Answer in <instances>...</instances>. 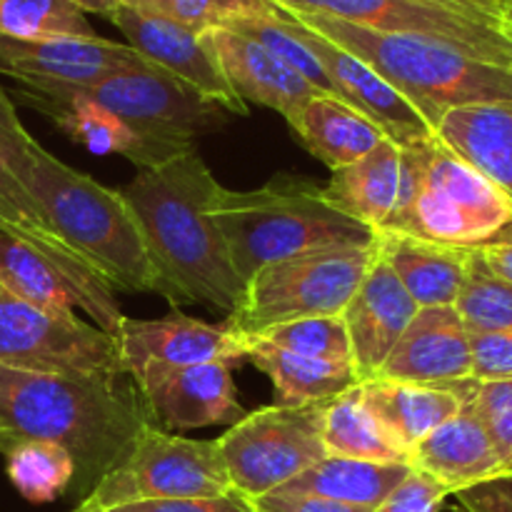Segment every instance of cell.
Here are the masks:
<instances>
[{
	"label": "cell",
	"mask_w": 512,
	"mask_h": 512,
	"mask_svg": "<svg viewBox=\"0 0 512 512\" xmlns=\"http://www.w3.org/2000/svg\"><path fill=\"white\" fill-rule=\"evenodd\" d=\"M220 188L198 150L190 148L138 170L120 195L143 233L158 295L230 315L243 300L245 283L210 210Z\"/></svg>",
	"instance_id": "cell-1"
},
{
	"label": "cell",
	"mask_w": 512,
	"mask_h": 512,
	"mask_svg": "<svg viewBox=\"0 0 512 512\" xmlns=\"http://www.w3.org/2000/svg\"><path fill=\"white\" fill-rule=\"evenodd\" d=\"M153 423L130 375L70 378L0 365V453L23 440H50L73 455L88 490L118 465Z\"/></svg>",
	"instance_id": "cell-2"
},
{
	"label": "cell",
	"mask_w": 512,
	"mask_h": 512,
	"mask_svg": "<svg viewBox=\"0 0 512 512\" xmlns=\"http://www.w3.org/2000/svg\"><path fill=\"white\" fill-rule=\"evenodd\" d=\"M213 218L240 280L263 265L328 248H370L375 230L340 213L318 183L278 173L255 190L220 188Z\"/></svg>",
	"instance_id": "cell-3"
},
{
	"label": "cell",
	"mask_w": 512,
	"mask_h": 512,
	"mask_svg": "<svg viewBox=\"0 0 512 512\" xmlns=\"http://www.w3.org/2000/svg\"><path fill=\"white\" fill-rule=\"evenodd\" d=\"M300 23L358 55L393 85L435 130L448 110L512 103V68L475 58L443 40L408 33H380L325 15H298Z\"/></svg>",
	"instance_id": "cell-4"
},
{
	"label": "cell",
	"mask_w": 512,
	"mask_h": 512,
	"mask_svg": "<svg viewBox=\"0 0 512 512\" xmlns=\"http://www.w3.org/2000/svg\"><path fill=\"white\" fill-rule=\"evenodd\" d=\"M28 190L55 233L110 290L160 293L143 233L120 190L70 168L40 143Z\"/></svg>",
	"instance_id": "cell-5"
},
{
	"label": "cell",
	"mask_w": 512,
	"mask_h": 512,
	"mask_svg": "<svg viewBox=\"0 0 512 512\" xmlns=\"http://www.w3.org/2000/svg\"><path fill=\"white\" fill-rule=\"evenodd\" d=\"M512 228V203L438 138L403 148V190L378 233L478 250Z\"/></svg>",
	"instance_id": "cell-6"
},
{
	"label": "cell",
	"mask_w": 512,
	"mask_h": 512,
	"mask_svg": "<svg viewBox=\"0 0 512 512\" xmlns=\"http://www.w3.org/2000/svg\"><path fill=\"white\" fill-rule=\"evenodd\" d=\"M375 260L370 248H328L263 265L225 328L243 343L275 325L343 315Z\"/></svg>",
	"instance_id": "cell-7"
},
{
	"label": "cell",
	"mask_w": 512,
	"mask_h": 512,
	"mask_svg": "<svg viewBox=\"0 0 512 512\" xmlns=\"http://www.w3.org/2000/svg\"><path fill=\"white\" fill-rule=\"evenodd\" d=\"M233 490L218 440H193L148 423L133 448L73 512H103L145 500L215 498Z\"/></svg>",
	"instance_id": "cell-8"
},
{
	"label": "cell",
	"mask_w": 512,
	"mask_h": 512,
	"mask_svg": "<svg viewBox=\"0 0 512 512\" xmlns=\"http://www.w3.org/2000/svg\"><path fill=\"white\" fill-rule=\"evenodd\" d=\"M23 88L48 98L88 100L128 123L135 133L160 143L195 145V138L223 128L230 115L153 63L110 73L88 85L30 83Z\"/></svg>",
	"instance_id": "cell-9"
},
{
	"label": "cell",
	"mask_w": 512,
	"mask_h": 512,
	"mask_svg": "<svg viewBox=\"0 0 512 512\" xmlns=\"http://www.w3.org/2000/svg\"><path fill=\"white\" fill-rule=\"evenodd\" d=\"M325 405L260 408L215 438L235 493L258 500L323 460Z\"/></svg>",
	"instance_id": "cell-10"
},
{
	"label": "cell",
	"mask_w": 512,
	"mask_h": 512,
	"mask_svg": "<svg viewBox=\"0 0 512 512\" xmlns=\"http://www.w3.org/2000/svg\"><path fill=\"white\" fill-rule=\"evenodd\" d=\"M38 140L23 128L10 95L0 88V238L30 245L58 265L98 310V328L115 335L123 323L115 293L73 253L38 208L28 190Z\"/></svg>",
	"instance_id": "cell-11"
},
{
	"label": "cell",
	"mask_w": 512,
	"mask_h": 512,
	"mask_svg": "<svg viewBox=\"0 0 512 512\" xmlns=\"http://www.w3.org/2000/svg\"><path fill=\"white\" fill-rule=\"evenodd\" d=\"M0 365L70 378H115V338L73 315L25 303L0 285Z\"/></svg>",
	"instance_id": "cell-12"
},
{
	"label": "cell",
	"mask_w": 512,
	"mask_h": 512,
	"mask_svg": "<svg viewBox=\"0 0 512 512\" xmlns=\"http://www.w3.org/2000/svg\"><path fill=\"white\" fill-rule=\"evenodd\" d=\"M285 13L325 15L380 33L443 40L475 58L512 68V30L433 0H273Z\"/></svg>",
	"instance_id": "cell-13"
},
{
	"label": "cell",
	"mask_w": 512,
	"mask_h": 512,
	"mask_svg": "<svg viewBox=\"0 0 512 512\" xmlns=\"http://www.w3.org/2000/svg\"><path fill=\"white\" fill-rule=\"evenodd\" d=\"M150 420L160 430L235 425L245 418L228 363L145 365L130 375Z\"/></svg>",
	"instance_id": "cell-14"
},
{
	"label": "cell",
	"mask_w": 512,
	"mask_h": 512,
	"mask_svg": "<svg viewBox=\"0 0 512 512\" xmlns=\"http://www.w3.org/2000/svg\"><path fill=\"white\" fill-rule=\"evenodd\" d=\"M110 20L128 38V45L135 53L158 68L168 70L170 75L218 103L230 115H245L248 108L225 80L218 58L205 40V30L188 28L163 15L143 13L125 3L115 8Z\"/></svg>",
	"instance_id": "cell-15"
},
{
	"label": "cell",
	"mask_w": 512,
	"mask_h": 512,
	"mask_svg": "<svg viewBox=\"0 0 512 512\" xmlns=\"http://www.w3.org/2000/svg\"><path fill=\"white\" fill-rule=\"evenodd\" d=\"M118 368L123 375L138 373L145 365H198L245 360V343L225 325H208L183 313L165 318H123L115 330Z\"/></svg>",
	"instance_id": "cell-16"
},
{
	"label": "cell",
	"mask_w": 512,
	"mask_h": 512,
	"mask_svg": "<svg viewBox=\"0 0 512 512\" xmlns=\"http://www.w3.org/2000/svg\"><path fill=\"white\" fill-rule=\"evenodd\" d=\"M150 60L135 53L130 45L95 38H40L18 40L0 35V75L18 83L88 85L120 70L143 68Z\"/></svg>",
	"instance_id": "cell-17"
},
{
	"label": "cell",
	"mask_w": 512,
	"mask_h": 512,
	"mask_svg": "<svg viewBox=\"0 0 512 512\" xmlns=\"http://www.w3.org/2000/svg\"><path fill=\"white\" fill-rule=\"evenodd\" d=\"M288 20L295 33H298V38L320 60L330 80V88H333V95H338L340 100H345L353 108H358L360 113L368 115L400 148L433 138V130L420 118L418 110L393 85L385 83L365 60H360L358 55L348 53L345 48L335 45L333 40L310 30L308 25H303L290 13Z\"/></svg>",
	"instance_id": "cell-18"
},
{
	"label": "cell",
	"mask_w": 512,
	"mask_h": 512,
	"mask_svg": "<svg viewBox=\"0 0 512 512\" xmlns=\"http://www.w3.org/2000/svg\"><path fill=\"white\" fill-rule=\"evenodd\" d=\"M373 380L433 385L473 380L470 330L455 305L420 308Z\"/></svg>",
	"instance_id": "cell-19"
},
{
	"label": "cell",
	"mask_w": 512,
	"mask_h": 512,
	"mask_svg": "<svg viewBox=\"0 0 512 512\" xmlns=\"http://www.w3.org/2000/svg\"><path fill=\"white\" fill-rule=\"evenodd\" d=\"M418 310L393 268L375 253L373 265L343 313L360 383L378 375Z\"/></svg>",
	"instance_id": "cell-20"
},
{
	"label": "cell",
	"mask_w": 512,
	"mask_h": 512,
	"mask_svg": "<svg viewBox=\"0 0 512 512\" xmlns=\"http://www.w3.org/2000/svg\"><path fill=\"white\" fill-rule=\"evenodd\" d=\"M205 40L213 48L233 93L243 103L250 100L275 110L288 120V125H293L305 103L318 95V90L303 75L295 73L288 63L250 40L248 35L218 25L205 30Z\"/></svg>",
	"instance_id": "cell-21"
},
{
	"label": "cell",
	"mask_w": 512,
	"mask_h": 512,
	"mask_svg": "<svg viewBox=\"0 0 512 512\" xmlns=\"http://www.w3.org/2000/svg\"><path fill=\"white\" fill-rule=\"evenodd\" d=\"M15 98L28 105V108L48 115L73 143L83 145L90 153L123 155L130 163L138 165L140 170L155 168V165L195 148V145L160 143V140L145 138V135L135 133L128 123L115 118L113 113H108L100 105L88 103V100L48 98V95H38L28 88H20Z\"/></svg>",
	"instance_id": "cell-22"
},
{
	"label": "cell",
	"mask_w": 512,
	"mask_h": 512,
	"mask_svg": "<svg viewBox=\"0 0 512 512\" xmlns=\"http://www.w3.org/2000/svg\"><path fill=\"white\" fill-rule=\"evenodd\" d=\"M475 380L460 383H398V380H368L360 383V398L373 418L413 453L420 440L448 423L475 395Z\"/></svg>",
	"instance_id": "cell-23"
},
{
	"label": "cell",
	"mask_w": 512,
	"mask_h": 512,
	"mask_svg": "<svg viewBox=\"0 0 512 512\" xmlns=\"http://www.w3.org/2000/svg\"><path fill=\"white\" fill-rule=\"evenodd\" d=\"M410 465L433 475L453 495L505 478L503 463L490 443L483 420L475 413L473 400L415 445L410 453Z\"/></svg>",
	"instance_id": "cell-24"
},
{
	"label": "cell",
	"mask_w": 512,
	"mask_h": 512,
	"mask_svg": "<svg viewBox=\"0 0 512 512\" xmlns=\"http://www.w3.org/2000/svg\"><path fill=\"white\" fill-rule=\"evenodd\" d=\"M433 135L512 203V103L448 110Z\"/></svg>",
	"instance_id": "cell-25"
},
{
	"label": "cell",
	"mask_w": 512,
	"mask_h": 512,
	"mask_svg": "<svg viewBox=\"0 0 512 512\" xmlns=\"http://www.w3.org/2000/svg\"><path fill=\"white\" fill-rule=\"evenodd\" d=\"M375 253L393 268L418 308L455 305L473 250L445 248L398 233H375Z\"/></svg>",
	"instance_id": "cell-26"
},
{
	"label": "cell",
	"mask_w": 512,
	"mask_h": 512,
	"mask_svg": "<svg viewBox=\"0 0 512 512\" xmlns=\"http://www.w3.org/2000/svg\"><path fill=\"white\" fill-rule=\"evenodd\" d=\"M323 190L340 213L378 233L403 190V148L385 138L360 160L333 170Z\"/></svg>",
	"instance_id": "cell-27"
},
{
	"label": "cell",
	"mask_w": 512,
	"mask_h": 512,
	"mask_svg": "<svg viewBox=\"0 0 512 512\" xmlns=\"http://www.w3.org/2000/svg\"><path fill=\"white\" fill-rule=\"evenodd\" d=\"M305 150L330 170L355 163L388 135L373 120L338 95L318 93L305 103L295 123L290 125Z\"/></svg>",
	"instance_id": "cell-28"
},
{
	"label": "cell",
	"mask_w": 512,
	"mask_h": 512,
	"mask_svg": "<svg viewBox=\"0 0 512 512\" xmlns=\"http://www.w3.org/2000/svg\"><path fill=\"white\" fill-rule=\"evenodd\" d=\"M245 360L268 375L278 393V405L330 403L360 385L350 360L303 358L260 340L245 343Z\"/></svg>",
	"instance_id": "cell-29"
},
{
	"label": "cell",
	"mask_w": 512,
	"mask_h": 512,
	"mask_svg": "<svg viewBox=\"0 0 512 512\" xmlns=\"http://www.w3.org/2000/svg\"><path fill=\"white\" fill-rule=\"evenodd\" d=\"M413 470L405 463H370V460L325 455L323 460L290 480L285 493H305L355 508L375 510Z\"/></svg>",
	"instance_id": "cell-30"
},
{
	"label": "cell",
	"mask_w": 512,
	"mask_h": 512,
	"mask_svg": "<svg viewBox=\"0 0 512 512\" xmlns=\"http://www.w3.org/2000/svg\"><path fill=\"white\" fill-rule=\"evenodd\" d=\"M0 285L25 303L55 315L83 310L98 325V310L88 295L45 255L18 240L0 238Z\"/></svg>",
	"instance_id": "cell-31"
},
{
	"label": "cell",
	"mask_w": 512,
	"mask_h": 512,
	"mask_svg": "<svg viewBox=\"0 0 512 512\" xmlns=\"http://www.w3.org/2000/svg\"><path fill=\"white\" fill-rule=\"evenodd\" d=\"M323 443L325 453L338 458L410 465L408 450L390 438L388 430L363 405L360 385L325 405Z\"/></svg>",
	"instance_id": "cell-32"
},
{
	"label": "cell",
	"mask_w": 512,
	"mask_h": 512,
	"mask_svg": "<svg viewBox=\"0 0 512 512\" xmlns=\"http://www.w3.org/2000/svg\"><path fill=\"white\" fill-rule=\"evenodd\" d=\"M5 470L13 488L28 503L58 500L75 480V460L63 445L50 440H23L5 453Z\"/></svg>",
	"instance_id": "cell-33"
},
{
	"label": "cell",
	"mask_w": 512,
	"mask_h": 512,
	"mask_svg": "<svg viewBox=\"0 0 512 512\" xmlns=\"http://www.w3.org/2000/svg\"><path fill=\"white\" fill-rule=\"evenodd\" d=\"M0 35L18 40L95 38L85 13L68 0H0Z\"/></svg>",
	"instance_id": "cell-34"
},
{
	"label": "cell",
	"mask_w": 512,
	"mask_h": 512,
	"mask_svg": "<svg viewBox=\"0 0 512 512\" xmlns=\"http://www.w3.org/2000/svg\"><path fill=\"white\" fill-rule=\"evenodd\" d=\"M455 310L470 333H512V285L495 278L473 253Z\"/></svg>",
	"instance_id": "cell-35"
},
{
	"label": "cell",
	"mask_w": 512,
	"mask_h": 512,
	"mask_svg": "<svg viewBox=\"0 0 512 512\" xmlns=\"http://www.w3.org/2000/svg\"><path fill=\"white\" fill-rule=\"evenodd\" d=\"M223 28L248 35L250 40L260 43L263 48H268L270 53L278 55L283 63H288L295 73L303 75L318 93L333 95V88H330V80L328 75H325L323 65L315 58L313 50L298 38V33H295L293 25H290L285 10L278 15H253V18L228 20Z\"/></svg>",
	"instance_id": "cell-36"
},
{
	"label": "cell",
	"mask_w": 512,
	"mask_h": 512,
	"mask_svg": "<svg viewBox=\"0 0 512 512\" xmlns=\"http://www.w3.org/2000/svg\"><path fill=\"white\" fill-rule=\"evenodd\" d=\"M253 340L268 343L273 348L288 350V353L303 355V358L350 360L353 363V350H350V338L343 315H333V318H303L293 320V323L275 325V328L265 330V333H260Z\"/></svg>",
	"instance_id": "cell-37"
},
{
	"label": "cell",
	"mask_w": 512,
	"mask_h": 512,
	"mask_svg": "<svg viewBox=\"0 0 512 512\" xmlns=\"http://www.w3.org/2000/svg\"><path fill=\"white\" fill-rule=\"evenodd\" d=\"M120 3L143 13L163 15L195 30L218 28L235 18L283 13V8H278L273 0H120Z\"/></svg>",
	"instance_id": "cell-38"
},
{
	"label": "cell",
	"mask_w": 512,
	"mask_h": 512,
	"mask_svg": "<svg viewBox=\"0 0 512 512\" xmlns=\"http://www.w3.org/2000/svg\"><path fill=\"white\" fill-rule=\"evenodd\" d=\"M478 383V380H475ZM478 418L483 420L505 475H512V378L478 383L473 395Z\"/></svg>",
	"instance_id": "cell-39"
},
{
	"label": "cell",
	"mask_w": 512,
	"mask_h": 512,
	"mask_svg": "<svg viewBox=\"0 0 512 512\" xmlns=\"http://www.w3.org/2000/svg\"><path fill=\"white\" fill-rule=\"evenodd\" d=\"M450 490L423 470H410L408 478L383 500L373 512H440Z\"/></svg>",
	"instance_id": "cell-40"
},
{
	"label": "cell",
	"mask_w": 512,
	"mask_h": 512,
	"mask_svg": "<svg viewBox=\"0 0 512 512\" xmlns=\"http://www.w3.org/2000/svg\"><path fill=\"white\" fill-rule=\"evenodd\" d=\"M473 380L493 383L512 378V333H470Z\"/></svg>",
	"instance_id": "cell-41"
},
{
	"label": "cell",
	"mask_w": 512,
	"mask_h": 512,
	"mask_svg": "<svg viewBox=\"0 0 512 512\" xmlns=\"http://www.w3.org/2000/svg\"><path fill=\"white\" fill-rule=\"evenodd\" d=\"M103 512H255L253 500L230 490L215 498H178V500H145V503L118 505Z\"/></svg>",
	"instance_id": "cell-42"
},
{
	"label": "cell",
	"mask_w": 512,
	"mask_h": 512,
	"mask_svg": "<svg viewBox=\"0 0 512 512\" xmlns=\"http://www.w3.org/2000/svg\"><path fill=\"white\" fill-rule=\"evenodd\" d=\"M253 508L255 512H373L370 508H355V505H343L305 493H285V490H275L253 500Z\"/></svg>",
	"instance_id": "cell-43"
},
{
	"label": "cell",
	"mask_w": 512,
	"mask_h": 512,
	"mask_svg": "<svg viewBox=\"0 0 512 512\" xmlns=\"http://www.w3.org/2000/svg\"><path fill=\"white\" fill-rule=\"evenodd\" d=\"M463 512H512V475L455 493Z\"/></svg>",
	"instance_id": "cell-44"
},
{
	"label": "cell",
	"mask_w": 512,
	"mask_h": 512,
	"mask_svg": "<svg viewBox=\"0 0 512 512\" xmlns=\"http://www.w3.org/2000/svg\"><path fill=\"white\" fill-rule=\"evenodd\" d=\"M473 253L483 260V265L495 275V278L512 285V228L500 240L483 245V248L473 250Z\"/></svg>",
	"instance_id": "cell-45"
},
{
	"label": "cell",
	"mask_w": 512,
	"mask_h": 512,
	"mask_svg": "<svg viewBox=\"0 0 512 512\" xmlns=\"http://www.w3.org/2000/svg\"><path fill=\"white\" fill-rule=\"evenodd\" d=\"M433 3L448 5V8L463 10V13L478 15V18L495 20L512 30V3L510 0H433Z\"/></svg>",
	"instance_id": "cell-46"
},
{
	"label": "cell",
	"mask_w": 512,
	"mask_h": 512,
	"mask_svg": "<svg viewBox=\"0 0 512 512\" xmlns=\"http://www.w3.org/2000/svg\"><path fill=\"white\" fill-rule=\"evenodd\" d=\"M75 8H80L83 13H95L103 15V18L110 20V15L115 13V8L120 5V0H68Z\"/></svg>",
	"instance_id": "cell-47"
},
{
	"label": "cell",
	"mask_w": 512,
	"mask_h": 512,
	"mask_svg": "<svg viewBox=\"0 0 512 512\" xmlns=\"http://www.w3.org/2000/svg\"><path fill=\"white\" fill-rule=\"evenodd\" d=\"M510 3H512V0H510Z\"/></svg>",
	"instance_id": "cell-48"
}]
</instances>
